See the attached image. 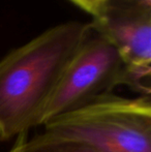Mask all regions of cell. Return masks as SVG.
<instances>
[{
  "label": "cell",
  "mask_w": 151,
  "mask_h": 152,
  "mask_svg": "<svg viewBox=\"0 0 151 152\" xmlns=\"http://www.w3.org/2000/svg\"><path fill=\"white\" fill-rule=\"evenodd\" d=\"M71 1L81 10L90 15L92 19H94L104 12L106 6L112 0H71Z\"/></svg>",
  "instance_id": "6"
},
{
  "label": "cell",
  "mask_w": 151,
  "mask_h": 152,
  "mask_svg": "<svg viewBox=\"0 0 151 152\" xmlns=\"http://www.w3.org/2000/svg\"><path fill=\"white\" fill-rule=\"evenodd\" d=\"M90 31V23L58 24L0 60V140L36 126L65 66Z\"/></svg>",
  "instance_id": "1"
},
{
  "label": "cell",
  "mask_w": 151,
  "mask_h": 152,
  "mask_svg": "<svg viewBox=\"0 0 151 152\" xmlns=\"http://www.w3.org/2000/svg\"><path fill=\"white\" fill-rule=\"evenodd\" d=\"M139 1L143 2L145 4H148V5H151V0H139Z\"/></svg>",
  "instance_id": "7"
},
{
  "label": "cell",
  "mask_w": 151,
  "mask_h": 152,
  "mask_svg": "<svg viewBox=\"0 0 151 152\" xmlns=\"http://www.w3.org/2000/svg\"><path fill=\"white\" fill-rule=\"evenodd\" d=\"M44 132L98 152H151L150 96H97L47 121Z\"/></svg>",
  "instance_id": "2"
},
{
  "label": "cell",
  "mask_w": 151,
  "mask_h": 152,
  "mask_svg": "<svg viewBox=\"0 0 151 152\" xmlns=\"http://www.w3.org/2000/svg\"><path fill=\"white\" fill-rule=\"evenodd\" d=\"M9 152H98L79 142L56 138L42 132L27 138L26 134L17 137V141Z\"/></svg>",
  "instance_id": "5"
},
{
  "label": "cell",
  "mask_w": 151,
  "mask_h": 152,
  "mask_svg": "<svg viewBox=\"0 0 151 152\" xmlns=\"http://www.w3.org/2000/svg\"><path fill=\"white\" fill-rule=\"evenodd\" d=\"M118 86L150 96L133 79L113 45L91 28L61 74L38 115L36 126L97 96L112 93Z\"/></svg>",
  "instance_id": "3"
},
{
  "label": "cell",
  "mask_w": 151,
  "mask_h": 152,
  "mask_svg": "<svg viewBox=\"0 0 151 152\" xmlns=\"http://www.w3.org/2000/svg\"><path fill=\"white\" fill-rule=\"evenodd\" d=\"M90 26L113 45L133 79L150 95L151 5L139 0H112Z\"/></svg>",
  "instance_id": "4"
}]
</instances>
